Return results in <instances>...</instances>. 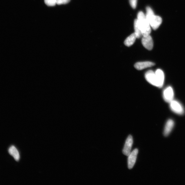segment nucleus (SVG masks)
Returning a JSON list of instances; mask_svg holds the SVG:
<instances>
[{
	"label": "nucleus",
	"mask_w": 185,
	"mask_h": 185,
	"mask_svg": "<svg viewBox=\"0 0 185 185\" xmlns=\"http://www.w3.org/2000/svg\"><path fill=\"white\" fill-rule=\"evenodd\" d=\"M145 78L150 84L158 87L157 81L155 72L152 70L148 71L145 74Z\"/></svg>",
	"instance_id": "5"
},
{
	"label": "nucleus",
	"mask_w": 185,
	"mask_h": 185,
	"mask_svg": "<svg viewBox=\"0 0 185 185\" xmlns=\"http://www.w3.org/2000/svg\"><path fill=\"white\" fill-rule=\"evenodd\" d=\"M137 38L135 34L134 33L126 39L124 44L128 47H130L134 43Z\"/></svg>",
	"instance_id": "12"
},
{
	"label": "nucleus",
	"mask_w": 185,
	"mask_h": 185,
	"mask_svg": "<svg viewBox=\"0 0 185 185\" xmlns=\"http://www.w3.org/2000/svg\"><path fill=\"white\" fill-rule=\"evenodd\" d=\"M137 20L142 32V36H146L150 35L151 32V28L149 22L146 18L145 14L143 12L141 11L138 12Z\"/></svg>",
	"instance_id": "2"
},
{
	"label": "nucleus",
	"mask_w": 185,
	"mask_h": 185,
	"mask_svg": "<svg viewBox=\"0 0 185 185\" xmlns=\"http://www.w3.org/2000/svg\"><path fill=\"white\" fill-rule=\"evenodd\" d=\"M45 2L48 6H53L57 4V0H44Z\"/></svg>",
	"instance_id": "15"
},
{
	"label": "nucleus",
	"mask_w": 185,
	"mask_h": 185,
	"mask_svg": "<svg viewBox=\"0 0 185 185\" xmlns=\"http://www.w3.org/2000/svg\"><path fill=\"white\" fill-rule=\"evenodd\" d=\"M57 4L58 5L67 4L70 2V0H57Z\"/></svg>",
	"instance_id": "17"
},
{
	"label": "nucleus",
	"mask_w": 185,
	"mask_h": 185,
	"mask_svg": "<svg viewBox=\"0 0 185 185\" xmlns=\"http://www.w3.org/2000/svg\"><path fill=\"white\" fill-rule=\"evenodd\" d=\"M134 29H135V33L136 36V37L138 38H140L142 37V32H141V29L138 24V21L137 19H136L134 21Z\"/></svg>",
	"instance_id": "14"
},
{
	"label": "nucleus",
	"mask_w": 185,
	"mask_h": 185,
	"mask_svg": "<svg viewBox=\"0 0 185 185\" xmlns=\"http://www.w3.org/2000/svg\"><path fill=\"white\" fill-rule=\"evenodd\" d=\"M174 125V121L172 119H169L168 120L164 129V135L165 136H168L171 132Z\"/></svg>",
	"instance_id": "11"
},
{
	"label": "nucleus",
	"mask_w": 185,
	"mask_h": 185,
	"mask_svg": "<svg viewBox=\"0 0 185 185\" xmlns=\"http://www.w3.org/2000/svg\"><path fill=\"white\" fill-rule=\"evenodd\" d=\"M155 65V63L150 62H141L136 63L135 67L136 69L140 70L154 66Z\"/></svg>",
	"instance_id": "10"
},
{
	"label": "nucleus",
	"mask_w": 185,
	"mask_h": 185,
	"mask_svg": "<svg viewBox=\"0 0 185 185\" xmlns=\"http://www.w3.org/2000/svg\"><path fill=\"white\" fill-rule=\"evenodd\" d=\"M9 152L10 154L13 157L14 159L17 161H18L20 158V154H19L18 150L15 147L11 146L9 148Z\"/></svg>",
	"instance_id": "13"
},
{
	"label": "nucleus",
	"mask_w": 185,
	"mask_h": 185,
	"mask_svg": "<svg viewBox=\"0 0 185 185\" xmlns=\"http://www.w3.org/2000/svg\"><path fill=\"white\" fill-rule=\"evenodd\" d=\"M169 103L170 109L174 112L179 115H182L184 114V108L179 102L173 100Z\"/></svg>",
	"instance_id": "3"
},
{
	"label": "nucleus",
	"mask_w": 185,
	"mask_h": 185,
	"mask_svg": "<svg viewBox=\"0 0 185 185\" xmlns=\"http://www.w3.org/2000/svg\"><path fill=\"white\" fill-rule=\"evenodd\" d=\"M158 83V87L161 88L164 84L165 75L164 72L160 69H158L155 72Z\"/></svg>",
	"instance_id": "9"
},
{
	"label": "nucleus",
	"mask_w": 185,
	"mask_h": 185,
	"mask_svg": "<svg viewBox=\"0 0 185 185\" xmlns=\"http://www.w3.org/2000/svg\"><path fill=\"white\" fill-rule=\"evenodd\" d=\"M146 11V17L149 22L151 27L153 30H156L162 23V18L160 16L155 15L152 9L149 7H147Z\"/></svg>",
	"instance_id": "1"
},
{
	"label": "nucleus",
	"mask_w": 185,
	"mask_h": 185,
	"mask_svg": "<svg viewBox=\"0 0 185 185\" xmlns=\"http://www.w3.org/2000/svg\"><path fill=\"white\" fill-rule=\"evenodd\" d=\"M138 153V150L137 148L132 151L130 154L128 156V167L129 169H132L135 164Z\"/></svg>",
	"instance_id": "7"
},
{
	"label": "nucleus",
	"mask_w": 185,
	"mask_h": 185,
	"mask_svg": "<svg viewBox=\"0 0 185 185\" xmlns=\"http://www.w3.org/2000/svg\"><path fill=\"white\" fill-rule=\"evenodd\" d=\"M142 44L144 47L148 50H151L154 46L153 39L150 35L143 36L142 39Z\"/></svg>",
	"instance_id": "8"
},
{
	"label": "nucleus",
	"mask_w": 185,
	"mask_h": 185,
	"mask_svg": "<svg viewBox=\"0 0 185 185\" xmlns=\"http://www.w3.org/2000/svg\"><path fill=\"white\" fill-rule=\"evenodd\" d=\"M174 96L173 89L171 86L167 87L163 92V98L167 103H170V102L173 100Z\"/></svg>",
	"instance_id": "4"
},
{
	"label": "nucleus",
	"mask_w": 185,
	"mask_h": 185,
	"mask_svg": "<svg viewBox=\"0 0 185 185\" xmlns=\"http://www.w3.org/2000/svg\"><path fill=\"white\" fill-rule=\"evenodd\" d=\"M133 143V139L132 136L129 135L126 139L123 151V154L126 156H128L131 153Z\"/></svg>",
	"instance_id": "6"
},
{
	"label": "nucleus",
	"mask_w": 185,
	"mask_h": 185,
	"mask_svg": "<svg viewBox=\"0 0 185 185\" xmlns=\"http://www.w3.org/2000/svg\"><path fill=\"white\" fill-rule=\"evenodd\" d=\"M131 6L133 9H135L137 7V0H129Z\"/></svg>",
	"instance_id": "16"
}]
</instances>
